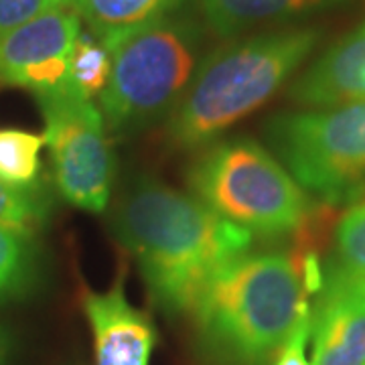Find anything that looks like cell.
Returning a JSON list of instances; mask_svg holds the SVG:
<instances>
[{"instance_id":"cell-1","label":"cell","mask_w":365,"mask_h":365,"mask_svg":"<svg viewBox=\"0 0 365 365\" xmlns=\"http://www.w3.org/2000/svg\"><path fill=\"white\" fill-rule=\"evenodd\" d=\"M112 230L134 256L153 302L167 314L189 313L209 280L254 240L191 193L144 175L118 199Z\"/></svg>"},{"instance_id":"cell-2","label":"cell","mask_w":365,"mask_h":365,"mask_svg":"<svg viewBox=\"0 0 365 365\" xmlns=\"http://www.w3.org/2000/svg\"><path fill=\"white\" fill-rule=\"evenodd\" d=\"M309 309L290 252H246L209 280L189 314L209 364L268 365Z\"/></svg>"},{"instance_id":"cell-3","label":"cell","mask_w":365,"mask_h":365,"mask_svg":"<svg viewBox=\"0 0 365 365\" xmlns=\"http://www.w3.org/2000/svg\"><path fill=\"white\" fill-rule=\"evenodd\" d=\"M321 31L290 26L227 43L201 59L165 124L179 150L205 148L235 122L272 100L314 51Z\"/></svg>"},{"instance_id":"cell-4","label":"cell","mask_w":365,"mask_h":365,"mask_svg":"<svg viewBox=\"0 0 365 365\" xmlns=\"http://www.w3.org/2000/svg\"><path fill=\"white\" fill-rule=\"evenodd\" d=\"M187 185L213 213L252 235H294L314 203L284 165L252 138L205 146L187 169Z\"/></svg>"},{"instance_id":"cell-5","label":"cell","mask_w":365,"mask_h":365,"mask_svg":"<svg viewBox=\"0 0 365 365\" xmlns=\"http://www.w3.org/2000/svg\"><path fill=\"white\" fill-rule=\"evenodd\" d=\"M203 33L193 19L170 14L114 45L112 71L100 93L108 128L136 134L181 102L201 63Z\"/></svg>"},{"instance_id":"cell-6","label":"cell","mask_w":365,"mask_h":365,"mask_svg":"<svg viewBox=\"0 0 365 365\" xmlns=\"http://www.w3.org/2000/svg\"><path fill=\"white\" fill-rule=\"evenodd\" d=\"M264 136L294 181L323 203L365 191V102L270 118Z\"/></svg>"},{"instance_id":"cell-7","label":"cell","mask_w":365,"mask_h":365,"mask_svg":"<svg viewBox=\"0 0 365 365\" xmlns=\"http://www.w3.org/2000/svg\"><path fill=\"white\" fill-rule=\"evenodd\" d=\"M45 118L55 182L76 207L102 213L112 197L116 158L106 136L102 112L69 88L37 96Z\"/></svg>"},{"instance_id":"cell-8","label":"cell","mask_w":365,"mask_h":365,"mask_svg":"<svg viewBox=\"0 0 365 365\" xmlns=\"http://www.w3.org/2000/svg\"><path fill=\"white\" fill-rule=\"evenodd\" d=\"M81 19L69 6L51 9L0 39V86L45 96L69 88V55Z\"/></svg>"},{"instance_id":"cell-9","label":"cell","mask_w":365,"mask_h":365,"mask_svg":"<svg viewBox=\"0 0 365 365\" xmlns=\"http://www.w3.org/2000/svg\"><path fill=\"white\" fill-rule=\"evenodd\" d=\"M313 365H365V278L329 260L311 309Z\"/></svg>"},{"instance_id":"cell-10","label":"cell","mask_w":365,"mask_h":365,"mask_svg":"<svg viewBox=\"0 0 365 365\" xmlns=\"http://www.w3.org/2000/svg\"><path fill=\"white\" fill-rule=\"evenodd\" d=\"M83 313L93 335V365H148L157 331L148 314L134 309L124 276L106 292H83Z\"/></svg>"},{"instance_id":"cell-11","label":"cell","mask_w":365,"mask_h":365,"mask_svg":"<svg viewBox=\"0 0 365 365\" xmlns=\"http://www.w3.org/2000/svg\"><path fill=\"white\" fill-rule=\"evenodd\" d=\"M288 98L304 108L365 102V21L321 53L290 86Z\"/></svg>"},{"instance_id":"cell-12","label":"cell","mask_w":365,"mask_h":365,"mask_svg":"<svg viewBox=\"0 0 365 365\" xmlns=\"http://www.w3.org/2000/svg\"><path fill=\"white\" fill-rule=\"evenodd\" d=\"M351 0H199L205 25L222 39L341 9Z\"/></svg>"},{"instance_id":"cell-13","label":"cell","mask_w":365,"mask_h":365,"mask_svg":"<svg viewBox=\"0 0 365 365\" xmlns=\"http://www.w3.org/2000/svg\"><path fill=\"white\" fill-rule=\"evenodd\" d=\"M185 0H66L108 51L122 39L175 14Z\"/></svg>"},{"instance_id":"cell-14","label":"cell","mask_w":365,"mask_h":365,"mask_svg":"<svg viewBox=\"0 0 365 365\" xmlns=\"http://www.w3.org/2000/svg\"><path fill=\"white\" fill-rule=\"evenodd\" d=\"M112 71V53L90 31H79L69 55V90L90 100L100 96L108 86Z\"/></svg>"},{"instance_id":"cell-15","label":"cell","mask_w":365,"mask_h":365,"mask_svg":"<svg viewBox=\"0 0 365 365\" xmlns=\"http://www.w3.org/2000/svg\"><path fill=\"white\" fill-rule=\"evenodd\" d=\"M45 136L16 128H0V181L13 187H33L41 170Z\"/></svg>"},{"instance_id":"cell-16","label":"cell","mask_w":365,"mask_h":365,"mask_svg":"<svg viewBox=\"0 0 365 365\" xmlns=\"http://www.w3.org/2000/svg\"><path fill=\"white\" fill-rule=\"evenodd\" d=\"M37 276L31 235L0 225V302L23 297Z\"/></svg>"},{"instance_id":"cell-17","label":"cell","mask_w":365,"mask_h":365,"mask_svg":"<svg viewBox=\"0 0 365 365\" xmlns=\"http://www.w3.org/2000/svg\"><path fill=\"white\" fill-rule=\"evenodd\" d=\"M335 225V258L345 272L365 278V191L355 195Z\"/></svg>"},{"instance_id":"cell-18","label":"cell","mask_w":365,"mask_h":365,"mask_svg":"<svg viewBox=\"0 0 365 365\" xmlns=\"http://www.w3.org/2000/svg\"><path fill=\"white\" fill-rule=\"evenodd\" d=\"M49 205L43 201L39 191L13 187L0 181V225L19 234L33 235L47 222Z\"/></svg>"},{"instance_id":"cell-19","label":"cell","mask_w":365,"mask_h":365,"mask_svg":"<svg viewBox=\"0 0 365 365\" xmlns=\"http://www.w3.org/2000/svg\"><path fill=\"white\" fill-rule=\"evenodd\" d=\"M59 6H67L66 0H0V39L16 26Z\"/></svg>"},{"instance_id":"cell-20","label":"cell","mask_w":365,"mask_h":365,"mask_svg":"<svg viewBox=\"0 0 365 365\" xmlns=\"http://www.w3.org/2000/svg\"><path fill=\"white\" fill-rule=\"evenodd\" d=\"M311 341V309L299 319L290 337L278 351L274 365H313L307 357V345Z\"/></svg>"},{"instance_id":"cell-21","label":"cell","mask_w":365,"mask_h":365,"mask_svg":"<svg viewBox=\"0 0 365 365\" xmlns=\"http://www.w3.org/2000/svg\"><path fill=\"white\" fill-rule=\"evenodd\" d=\"M11 353H13V337H11V331H9L6 327L0 325V365L9 364Z\"/></svg>"}]
</instances>
